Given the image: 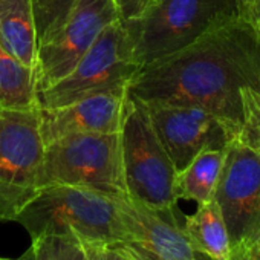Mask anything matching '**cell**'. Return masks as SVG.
<instances>
[{
  "instance_id": "25",
  "label": "cell",
  "mask_w": 260,
  "mask_h": 260,
  "mask_svg": "<svg viewBox=\"0 0 260 260\" xmlns=\"http://www.w3.org/2000/svg\"><path fill=\"white\" fill-rule=\"evenodd\" d=\"M230 260H248L246 249H231Z\"/></svg>"
},
{
  "instance_id": "14",
  "label": "cell",
  "mask_w": 260,
  "mask_h": 260,
  "mask_svg": "<svg viewBox=\"0 0 260 260\" xmlns=\"http://www.w3.org/2000/svg\"><path fill=\"white\" fill-rule=\"evenodd\" d=\"M182 228L198 255L208 260H230L231 243L214 199L198 205V210L185 219Z\"/></svg>"
},
{
  "instance_id": "16",
  "label": "cell",
  "mask_w": 260,
  "mask_h": 260,
  "mask_svg": "<svg viewBox=\"0 0 260 260\" xmlns=\"http://www.w3.org/2000/svg\"><path fill=\"white\" fill-rule=\"evenodd\" d=\"M36 74L0 42V109L39 107Z\"/></svg>"
},
{
  "instance_id": "7",
  "label": "cell",
  "mask_w": 260,
  "mask_h": 260,
  "mask_svg": "<svg viewBox=\"0 0 260 260\" xmlns=\"http://www.w3.org/2000/svg\"><path fill=\"white\" fill-rule=\"evenodd\" d=\"M72 185L110 196H124L118 134H81L45 147L42 188Z\"/></svg>"
},
{
  "instance_id": "15",
  "label": "cell",
  "mask_w": 260,
  "mask_h": 260,
  "mask_svg": "<svg viewBox=\"0 0 260 260\" xmlns=\"http://www.w3.org/2000/svg\"><path fill=\"white\" fill-rule=\"evenodd\" d=\"M225 150H204L176 176L178 199L193 201L198 205L213 199Z\"/></svg>"
},
{
  "instance_id": "19",
  "label": "cell",
  "mask_w": 260,
  "mask_h": 260,
  "mask_svg": "<svg viewBox=\"0 0 260 260\" xmlns=\"http://www.w3.org/2000/svg\"><path fill=\"white\" fill-rule=\"evenodd\" d=\"M74 0H32L39 42L64 17Z\"/></svg>"
},
{
  "instance_id": "17",
  "label": "cell",
  "mask_w": 260,
  "mask_h": 260,
  "mask_svg": "<svg viewBox=\"0 0 260 260\" xmlns=\"http://www.w3.org/2000/svg\"><path fill=\"white\" fill-rule=\"evenodd\" d=\"M25 260H87L84 243L72 234H46L31 239Z\"/></svg>"
},
{
  "instance_id": "2",
  "label": "cell",
  "mask_w": 260,
  "mask_h": 260,
  "mask_svg": "<svg viewBox=\"0 0 260 260\" xmlns=\"http://www.w3.org/2000/svg\"><path fill=\"white\" fill-rule=\"evenodd\" d=\"M14 222L20 223L31 239L46 234H72L90 245H113L128 240L118 196L83 187H43Z\"/></svg>"
},
{
  "instance_id": "4",
  "label": "cell",
  "mask_w": 260,
  "mask_h": 260,
  "mask_svg": "<svg viewBox=\"0 0 260 260\" xmlns=\"http://www.w3.org/2000/svg\"><path fill=\"white\" fill-rule=\"evenodd\" d=\"M118 135L125 196L156 210L175 208L178 172L140 100L127 95Z\"/></svg>"
},
{
  "instance_id": "6",
  "label": "cell",
  "mask_w": 260,
  "mask_h": 260,
  "mask_svg": "<svg viewBox=\"0 0 260 260\" xmlns=\"http://www.w3.org/2000/svg\"><path fill=\"white\" fill-rule=\"evenodd\" d=\"M140 69L141 64L134 57L132 39L119 19L101 32L71 72L39 92V107H60L98 92L127 87Z\"/></svg>"
},
{
  "instance_id": "24",
  "label": "cell",
  "mask_w": 260,
  "mask_h": 260,
  "mask_svg": "<svg viewBox=\"0 0 260 260\" xmlns=\"http://www.w3.org/2000/svg\"><path fill=\"white\" fill-rule=\"evenodd\" d=\"M248 260H260V237L246 249Z\"/></svg>"
},
{
  "instance_id": "26",
  "label": "cell",
  "mask_w": 260,
  "mask_h": 260,
  "mask_svg": "<svg viewBox=\"0 0 260 260\" xmlns=\"http://www.w3.org/2000/svg\"><path fill=\"white\" fill-rule=\"evenodd\" d=\"M239 2H240V4H242V5H243V7H245L246 10H248L249 7H252L254 4H257L258 0H239Z\"/></svg>"
},
{
  "instance_id": "9",
  "label": "cell",
  "mask_w": 260,
  "mask_h": 260,
  "mask_svg": "<svg viewBox=\"0 0 260 260\" xmlns=\"http://www.w3.org/2000/svg\"><path fill=\"white\" fill-rule=\"evenodd\" d=\"M213 199L231 249H248L260 237V153L237 138L230 143Z\"/></svg>"
},
{
  "instance_id": "23",
  "label": "cell",
  "mask_w": 260,
  "mask_h": 260,
  "mask_svg": "<svg viewBox=\"0 0 260 260\" xmlns=\"http://www.w3.org/2000/svg\"><path fill=\"white\" fill-rule=\"evenodd\" d=\"M246 14H248V17L251 19L252 25L255 26V29H257V32H258V36H260V0H258L257 4H254L252 7H249V8L246 10Z\"/></svg>"
},
{
  "instance_id": "11",
  "label": "cell",
  "mask_w": 260,
  "mask_h": 260,
  "mask_svg": "<svg viewBox=\"0 0 260 260\" xmlns=\"http://www.w3.org/2000/svg\"><path fill=\"white\" fill-rule=\"evenodd\" d=\"M125 103L127 87H119L60 107H40V134L45 146L69 135L118 134Z\"/></svg>"
},
{
  "instance_id": "20",
  "label": "cell",
  "mask_w": 260,
  "mask_h": 260,
  "mask_svg": "<svg viewBox=\"0 0 260 260\" xmlns=\"http://www.w3.org/2000/svg\"><path fill=\"white\" fill-rule=\"evenodd\" d=\"M87 260H135L124 243L113 245H90L84 243Z\"/></svg>"
},
{
  "instance_id": "8",
  "label": "cell",
  "mask_w": 260,
  "mask_h": 260,
  "mask_svg": "<svg viewBox=\"0 0 260 260\" xmlns=\"http://www.w3.org/2000/svg\"><path fill=\"white\" fill-rule=\"evenodd\" d=\"M116 20L119 14L113 0H74L64 17L39 42L34 69L37 92L71 72L101 32Z\"/></svg>"
},
{
  "instance_id": "12",
  "label": "cell",
  "mask_w": 260,
  "mask_h": 260,
  "mask_svg": "<svg viewBox=\"0 0 260 260\" xmlns=\"http://www.w3.org/2000/svg\"><path fill=\"white\" fill-rule=\"evenodd\" d=\"M118 207L127 242L144 246L162 260H199L184 228L176 222L173 208L156 210L125 194L118 196Z\"/></svg>"
},
{
  "instance_id": "27",
  "label": "cell",
  "mask_w": 260,
  "mask_h": 260,
  "mask_svg": "<svg viewBox=\"0 0 260 260\" xmlns=\"http://www.w3.org/2000/svg\"><path fill=\"white\" fill-rule=\"evenodd\" d=\"M0 260H14V258H5V257H0ZM19 260H25V258H19Z\"/></svg>"
},
{
  "instance_id": "21",
  "label": "cell",
  "mask_w": 260,
  "mask_h": 260,
  "mask_svg": "<svg viewBox=\"0 0 260 260\" xmlns=\"http://www.w3.org/2000/svg\"><path fill=\"white\" fill-rule=\"evenodd\" d=\"M153 0H113L119 19L124 22L138 19Z\"/></svg>"
},
{
  "instance_id": "3",
  "label": "cell",
  "mask_w": 260,
  "mask_h": 260,
  "mask_svg": "<svg viewBox=\"0 0 260 260\" xmlns=\"http://www.w3.org/2000/svg\"><path fill=\"white\" fill-rule=\"evenodd\" d=\"M245 13L239 0H153L138 19L122 22L143 68Z\"/></svg>"
},
{
  "instance_id": "18",
  "label": "cell",
  "mask_w": 260,
  "mask_h": 260,
  "mask_svg": "<svg viewBox=\"0 0 260 260\" xmlns=\"http://www.w3.org/2000/svg\"><path fill=\"white\" fill-rule=\"evenodd\" d=\"M237 140L260 153V90H242V122Z\"/></svg>"
},
{
  "instance_id": "13",
  "label": "cell",
  "mask_w": 260,
  "mask_h": 260,
  "mask_svg": "<svg viewBox=\"0 0 260 260\" xmlns=\"http://www.w3.org/2000/svg\"><path fill=\"white\" fill-rule=\"evenodd\" d=\"M0 42L22 64L36 69L39 32L32 0H0Z\"/></svg>"
},
{
  "instance_id": "1",
  "label": "cell",
  "mask_w": 260,
  "mask_h": 260,
  "mask_svg": "<svg viewBox=\"0 0 260 260\" xmlns=\"http://www.w3.org/2000/svg\"><path fill=\"white\" fill-rule=\"evenodd\" d=\"M243 89L260 90V36L246 13L143 66L127 95L143 103L198 106L240 125Z\"/></svg>"
},
{
  "instance_id": "5",
  "label": "cell",
  "mask_w": 260,
  "mask_h": 260,
  "mask_svg": "<svg viewBox=\"0 0 260 260\" xmlns=\"http://www.w3.org/2000/svg\"><path fill=\"white\" fill-rule=\"evenodd\" d=\"M45 147L40 107L0 109V222H14L42 190Z\"/></svg>"
},
{
  "instance_id": "10",
  "label": "cell",
  "mask_w": 260,
  "mask_h": 260,
  "mask_svg": "<svg viewBox=\"0 0 260 260\" xmlns=\"http://www.w3.org/2000/svg\"><path fill=\"white\" fill-rule=\"evenodd\" d=\"M143 104L178 173L204 150H225L240 132V125L198 106Z\"/></svg>"
},
{
  "instance_id": "22",
  "label": "cell",
  "mask_w": 260,
  "mask_h": 260,
  "mask_svg": "<svg viewBox=\"0 0 260 260\" xmlns=\"http://www.w3.org/2000/svg\"><path fill=\"white\" fill-rule=\"evenodd\" d=\"M127 251L132 254V257L135 260H162L158 255H155L153 252H150L149 249H146L144 246L135 243V242H124Z\"/></svg>"
}]
</instances>
